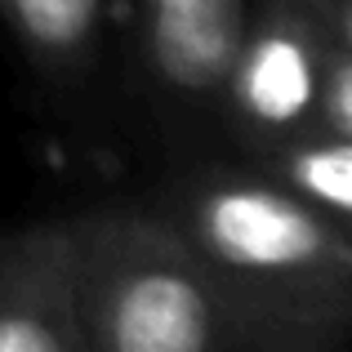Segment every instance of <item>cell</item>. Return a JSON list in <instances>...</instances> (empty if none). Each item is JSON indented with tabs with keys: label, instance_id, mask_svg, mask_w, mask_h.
Masks as SVG:
<instances>
[{
	"label": "cell",
	"instance_id": "6",
	"mask_svg": "<svg viewBox=\"0 0 352 352\" xmlns=\"http://www.w3.org/2000/svg\"><path fill=\"white\" fill-rule=\"evenodd\" d=\"M0 23L32 76L76 107H89L120 58L116 0H0Z\"/></svg>",
	"mask_w": 352,
	"mask_h": 352
},
{
	"label": "cell",
	"instance_id": "3",
	"mask_svg": "<svg viewBox=\"0 0 352 352\" xmlns=\"http://www.w3.org/2000/svg\"><path fill=\"white\" fill-rule=\"evenodd\" d=\"M254 0H125L120 54L170 161L219 152V98Z\"/></svg>",
	"mask_w": 352,
	"mask_h": 352
},
{
	"label": "cell",
	"instance_id": "8",
	"mask_svg": "<svg viewBox=\"0 0 352 352\" xmlns=\"http://www.w3.org/2000/svg\"><path fill=\"white\" fill-rule=\"evenodd\" d=\"M317 134H330V138L352 143V45H344V41L330 45V58H326Z\"/></svg>",
	"mask_w": 352,
	"mask_h": 352
},
{
	"label": "cell",
	"instance_id": "2",
	"mask_svg": "<svg viewBox=\"0 0 352 352\" xmlns=\"http://www.w3.org/2000/svg\"><path fill=\"white\" fill-rule=\"evenodd\" d=\"M214 267L294 299L352 303V228L272 170L241 156H188L138 197Z\"/></svg>",
	"mask_w": 352,
	"mask_h": 352
},
{
	"label": "cell",
	"instance_id": "1",
	"mask_svg": "<svg viewBox=\"0 0 352 352\" xmlns=\"http://www.w3.org/2000/svg\"><path fill=\"white\" fill-rule=\"evenodd\" d=\"M85 352H330L352 303L258 290L201 258L138 197L72 214Z\"/></svg>",
	"mask_w": 352,
	"mask_h": 352
},
{
	"label": "cell",
	"instance_id": "4",
	"mask_svg": "<svg viewBox=\"0 0 352 352\" xmlns=\"http://www.w3.org/2000/svg\"><path fill=\"white\" fill-rule=\"evenodd\" d=\"M330 27L303 0H254L219 98V152L263 161L317 134Z\"/></svg>",
	"mask_w": 352,
	"mask_h": 352
},
{
	"label": "cell",
	"instance_id": "9",
	"mask_svg": "<svg viewBox=\"0 0 352 352\" xmlns=\"http://www.w3.org/2000/svg\"><path fill=\"white\" fill-rule=\"evenodd\" d=\"M303 5H308L312 14L330 27V36H335V41L352 45V0H303Z\"/></svg>",
	"mask_w": 352,
	"mask_h": 352
},
{
	"label": "cell",
	"instance_id": "5",
	"mask_svg": "<svg viewBox=\"0 0 352 352\" xmlns=\"http://www.w3.org/2000/svg\"><path fill=\"white\" fill-rule=\"evenodd\" d=\"M0 352H85L72 214L0 232Z\"/></svg>",
	"mask_w": 352,
	"mask_h": 352
},
{
	"label": "cell",
	"instance_id": "7",
	"mask_svg": "<svg viewBox=\"0 0 352 352\" xmlns=\"http://www.w3.org/2000/svg\"><path fill=\"white\" fill-rule=\"evenodd\" d=\"M254 165L272 170L276 179L290 183L317 210H326L330 219L352 228V143L330 138V134H308Z\"/></svg>",
	"mask_w": 352,
	"mask_h": 352
}]
</instances>
